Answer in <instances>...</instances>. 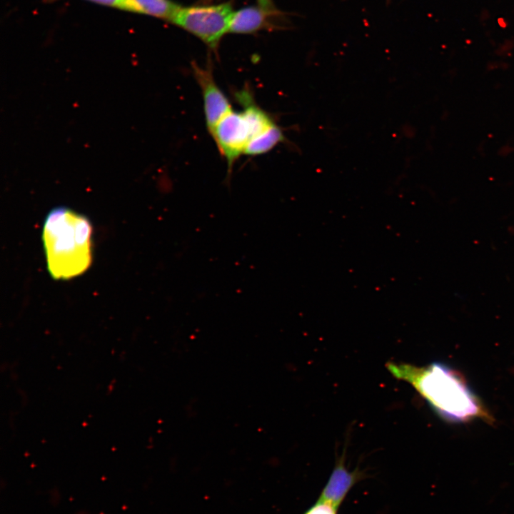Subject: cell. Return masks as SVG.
<instances>
[{
  "instance_id": "cell-1",
  "label": "cell",
  "mask_w": 514,
  "mask_h": 514,
  "mask_svg": "<svg viewBox=\"0 0 514 514\" xmlns=\"http://www.w3.org/2000/svg\"><path fill=\"white\" fill-rule=\"evenodd\" d=\"M386 366L394 378L410 384L444 420L458 423L482 419L492 422L493 417L463 374L446 363L433 362L416 366L390 361Z\"/></svg>"
},
{
  "instance_id": "cell-2",
  "label": "cell",
  "mask_w": 514,
  "mask_h": 514,
  "mask_svg": "<svg viewBox=\"0 0 514 514\" xmlns=\"http://www.w3.org/2000/svg\"><path fill=\"white\" fill-rule=\"evenodd\" d=\"M92 227L85 216L65 207L47 215L42 233L47 268L54 279L84 273L92 261Z\"/></svg>"
},
{
  "instance_id": "cell-3",
  "label": "cell",
  "mask_w": 514,
  "mask_h": 514,
  "mask_svg": "<svg viewBox=\"0 0 514 514\" xmlns=\"http://www.w3.org/2000/svg\"><path fill=\"white\" fill-rule=\"evenodd\" d=\"M236 97L243 105V110L232 111L226 114L211 133L226 160L229 173L248 143L276 124L271 116L253 101L250 92L241 91Z\"/></svg>"
},
{
  "instance_id": "cell-4",
  "label": "cell",
  "mask_w": 514,
  "mask_h": 514,
  "mask_svg": "<svg viewBox=\"0 0 514 514\" xmlns=\"http://www.w3.org/2000/svg\"><path fill=\"white\" fill-rule=\"evenodd\" d=\"M233 13L229 3L180 6L171 23L198 37L211 49H216L222 37L228 33Z\"/></svg>"
},
{
  "instance_id": "cell-5",
  "label": "cell",
  "mask_w": 514,
  "mask_h": 514,
  "mask_svg": "<svg viewBox=\"0 0 514 514\" xmlns=\"http://www.w3.org/2000/svg\"><path fill=\"white\" fill-rule=\"evenodd\" d=\"M193 71L201 90L206 127L211 134L218 123L233 109L216 83L211 68H201L193 64Z\"/></svg>"
},
{
  "instance_id": "cell-6",
  "label": "cell",
  "mask_w": 514,
  "mask_h": 514,
  "mask_svg": "<svg viewBox=\"0 0 514 514\" xmlns=\"http://www.w3.org/2000/svg\"><path fill=\"white\" fill-rule=\"evenodd\" d=\"M346 449V447L341 455L336 458L335 466L317 499L318 501L329 503L338 509L351 489L365 478L364 473L358 468L353 470L347 468Z\"/></svg>"
},
{
  "instance_id": "cell-7",
  "label": "cell",
  "mask_w": 514,
  "mask_h": 514,
  "mask_svg": "<svg viewBox=\"0 0 514 514\" xmlns=\"http://www.w3.org/2000/svg\"><path fill=\"white\" fill-rule=\"evenodd\" d=\"M276 14L260 6H251L233 11L228 33L248 34L270 27V19Z\"/></svg>"
},
{
  "instance_id": "cell-8",
  "label": "cell",
  "mask_w": 514,
  "mask_h": 514,
  "mask_svg": "<svg viewBox=\"0 0 514 514\" xmlns=\"http://www.w3.org/2000/svg\"><path fill=\"white\" fill-rule=\"evenodd\" d=\"M134 13L148 15L168 22L181 6L171 0H132Z\"/></svg>"
},
{
  "instance_id": "cell-9",
  "label": "cell",
  "mask_w": 514,
  "mask_h": 514,
  "mask_svg": "<svg viewBox=\"0 0 514 514\" xmlns=\"http://www.w3.org/2000/svg\"><path fill=\"white\" fill-rule=\"evenodd\" d=\"M286 141L281 127L276 124L253 138L245 148L243 154L256 156L265 153L277 144Z\"/></svg>"
},
{
  "instance_id": "cell-10",
  "label": "cell",
  "mask_w": 514,
  "mask_h": 514,
  "mask_svg": "<svg viewBox=\"0 0 514 514\" xmlns=\"http://www.w3.org/2000/svg\"><path fill=\"white\" fill-rule=\"evenodd\" d=\"M52 2L58 0H44ZM102 6L113 7L121 10L134 12L132 0H86Z\"/></svg>"
},
{
  "instance_id": "cell-11",
  "label": "cell",
  "mask_w": 514,
  "mask_h": 514,
  "mask_svg": "<svg viewBox=\"0 0 514 514\" xmlns=\"http://www.w3.org/2000/svg\"><path fill=\"white\" fill-rule=\"evenodd\" d=\"M338 508L332 505L316 500L303 514H337Z\"/></svg>"
}]
</instances>
